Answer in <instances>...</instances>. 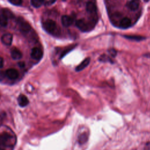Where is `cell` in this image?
<instances>
[{"label":"cell","instance_id":"obj_10","mask_svg":"<svg viewBox=\"0 0 150 150\" xmlns=\"http://www.w3.org/2000/svg\"><path fill=\"white\" fill-rule=\"evenodd\" d=\"M131 25V21L128 17L123 18L120 23V27L123 29H126L129 28Z\"/></svg>","mask_w":150,"mask_h":150},{"label":"cell","instance_id":"obj_19","mask_svg":"<svg viewBox=\"0 0 150 150\" xmlns=\"http://www.w3.org/2000/svg\"><path fill=\"white\" fill-rule=\"evenodd\" d=\"M124 37H125V38H127V39H132V40H138V41L144 39V38L142 36H137V35H125V36H124Z\"/></svg>","mask_w":150,"mask_h":150},{"label":"cell","instance_id":"obj_4","mask_svg":"<svg viewBox=\"0 0 150 150\" xmlns=\"http://www.w3.org/2000/svg\"><path fill=\"white\" fill-rule=\"evenodd\" d=\"M13 36L10 33H7L2 35L1 37V42L2 43L6 46H10L12 42Z\"/></svg>","mask_w":150,"mask_h":150},{"label":"cell","instance_id":"obj_25","mask_svg":"<svg viewBox=\"0 0 150 150\" xmlns=\"http://www.w3.org/2000/svg\"><path fill=\"white\" fill-rule=\"evenodd\" d=\"M109 53H111V54L113 57H114V56L116 55V51H115L114 49H111L110 50Z\"/></svg>","mask_w":150,"mask_h":150},{"label":"cell","instance_id":"obj_18","mask_svg":"<svg viewBox=\"0 0 150 150\" xmlns=\"http://www.w3.org/2000/svg\"><path fill=\"white\" fill-rule=\"evenodd\" d=\"M8 19L4 15H0V25L3 26V27H5L7 26L8 25Z\"/></svg>","mask_w":150,"mask_h":150},{"label":"cell","instance_id":"obj_3","mask_svg":"<svg viewBox=\"0 0 150 150\" xmlns=\"http://www.w3.org/2000/svg\"><path fill=\"white\" fill-rule=\"evenodd\" d=\"M31 57L35 60H40L43 56L42 50L39 47H33L31 51Z\"/></svg>","mask_w":150,"mask_h":150},{"label":"cell","instance_id":"obj_13","mask_svg":"<svg viewBox=\"0 0 150 150\" xmlns=\"http://www.w3.org/2000/svg\"><path fill=\"white\" fill-rule=\"evenodd\" d=\"M86 10L90 13H94L96 12V6L94 2L89 1L86 4Z\"/></svg>","mask_w":150,"mask_h":150},{"label":"cell","instance_id":"obj_14","mask_svg":"<svg viewBox=\"0 0 150 150\" xmlns=\"http://www.w3.org/2000/svg\"><path fill=\"white\" fill-rule=\"evenodd\" d=\"M90 57H87L86 59H85L76 68V70L77 71H79L82 70L83 69H84L85 67H86L88 64L90 63Z\"/></svg>","mask_w":150,"mask_h":150},{"label":"cell","instance_id":"obj_26","mask_svg":"<svg viewBox=\"0 0 150 150\" xmlns=\"http://www.w3.org/2000/svg\"><path fill=\"white\" fill-rule=\"evenodd\" d=\"M5 76H6L5 73L2 71H0V80H2L5 77Z\"/></svg>","mask_w":150,"mask_h":150},{"label":"cell","instance_id":"obj_17","mask_svg":"<svg viewBox=\"0 0 150 150\" xmlns=\"http://www.w3.org/2000/svg\"><path fill=\"white\" fill-rule=\"evenodd\" d=\"M30 3L33 6L38 8L42 5V4L44 3V1L42 0H32Z\"/></svg>","mask_w":150,"mask_h":150},{"label":"cell","instance_id":"obj_1","mask_svg":"<svg viewBox=\"0 0 150 150\" xmlns=\"http://www.w3.org/2000/svg\"><path fill=\"white\" fill-rule=\"evenodd\" d=\"M42 27L47 32L52 33L56 29V23L52 19H47L42 23Z\"/></svg>","mask_w":150,"mask_h":150},{"label":"cell","instance_id":"obj_29","mask_svg":"<svg viewBox=\"0 0 150 150\" xmlns=\"http://www.w3.org/2000/svg\"><path fill=\"white\" fill-rule=\"evenodd\" d=\"M0 150H4V149H0Z\"/></svg>","mask_w":150,"mask_h":150},{"label":"cell","instance_id":"obj_24","mask_svg":"<svg viewBox=\"0 0 150 150\" xmlns=\"http://www.w3.org/2000/svg\"><path fill=\"white\" fill-rule=\"evenodd\" d=\"M54 2H55L54 1H47L44 2V3L46 5H50L53 4V3H54Z\"/></svg>","mask_w":150,"mask_h":150},{"label":"cell","instance_id":"obj_23","mask_svg":"<svg viewBox=\"0 0 150 150\" xmlns=\"http://www.w3.org/2000/svg\"><path fill=\"white\" fill-rule=\"evenodd\" d=\"M144 150H150V142H148L144 146Z\"/></svg>","mask_w":150,"mask_h":150},{"label":"cell","instance_id":"obj_15","mask_svg":"<svg viewBox=\"0 0 150 150\" xmlns=\"http://www.w3.org/2000/svg\"><path fill=\"white\" fill-rule=\"evenodd\" d=\"M1 15L5 16L8 19H12L14 17L13 13L8 9H2L1 11Z\"/></svg>","mask_w":150,"mask_h":150},{"label":"cell","instance_id":"obj_2","mask_svg":"<svg viewBox=\"0 0 150 150\" xmlns=\"http://www.w3.org/2000/svg\"><path fill=\"white\" fill-rule=\"evenodd\" d=\"M18 24H19V29L22 33H28L31 30L32 28L29 25V23L23 19H21L19 20Z\"/></svg>","mask_w":150,"mask_h":150},{"label":"cell","instance_id":"obj_9","mask_svg":"<svg viewBox=\"0 0 150 150\" xmlns=\"http://www.w3.org/2000/svg\"><path fill=\"white\" fill-rule=\"evenodd\" d=\"M11 55L12 59L15 60H19L22 57V53L17 48H13L11 51Z\"/></svg>","mask_w":150,"mask_h":150},{"label":"cell","instance_id":"obj_7","mask_svg":"<svg viewBox=\"0 0 150 150\" xmlns=\"http://www.w3.org/2000/svg\"><path fill=\"white\" fill-rule=\"evenodd\" d=\"M11 139V135L7 132H4L0 135V144L3 145H7Z\"/></svg>","mask_w":150,"mask_h":150},{"label":"cell","instance_id":"obj_28","mask_svg":"<svg viewBox=\"0 0 150 150\" xmlns=\"http://www.w3.org/2000/svg\"><path fill=\"white\" fill-rule=\"evenodd\" d=\"M4 66V59L2 57H0V68H2Z\"/></svg>","mask_w":150,"mask_h":150},{"label":"cell","instance_id":"obj_16","mask_svg":"<svg viewBox=\"0 0 150 150\" xmlns=\"http://www.w3.org/2000/svg\"><path fill=\"white\" fill-rule=\"evenodd\" d=\"M88 139V137L86 133H83L81 134L79 137H78V143L80 145H82L87 142Z\"/></svg>","mask_w":150,"mask_h":150},{"label":"cell","instance_id":"obj_12","mask_svg":"<svg viewBox=\"0 0 150 150\" xmlns=\"http://www.w3.org/2000/svg\"><path fill=\"white\" fill-rule=\"evenodd\" d=\"M126 6L131 11H136L139 7V2L137 1H128L126 4Z\"/></svg>","mask_w":150,"mask_h":150},{"label":"cell","instance_id":"obj_21","mask_svg":"<svg viewBox=\"0 0 150 150\" xmlns=\"http://www.w3.org/2000/svg\"><path fill=\"white\" fill-rule=\"evenodd\" d=\"M74 47V46H71V47H69L67 48V49H65L64 50H63V52L62 53L61 55H60V57L62 58V57H64V56H65L67 53H69L70 50H71Z\"/></svg>","mask_w":150,"mask_h":150},{"label":"cell","instance_id":"obj_5","mask_svg":"<svg viewBox=\"0 0 150 150\" xmlns=\"http://www.w3.org/2000/svg\"><path fill=\"white\" fill-rule=\"evenodd\" d=\"M76 26L81 31L85 32L87 31L88 29V24L86 22V21H84L83 19H78L76 21Z\"/></svg>","mask_w":150,"mask_h":150},{"label":"cell","instance_id":"obj_6","mask_svg":"<svg viewBox=\"0 0 150 150\" xmlns=\"http://www.w3.org/2000/svg\"><path fill=\"white\" fill-rule=\"evenodd\" d=\"M5 75L11 80H15L19 76L18 71L14 69H9L5 71Z\"/></svg>","mask_w":150,"mask_h":150},{"label":"cell","instance_id":"obj_11","mask_svg":"<svg viewBox=\"0 0 150 150\" xmlns=\"http://www.w3.org/2000/svg\"><path fill=\"white\" fill-rule=\"evenodd\" d=\"M18 104L21 107H23L26 106L28 104L29 100L26 96L23 94H21L18 98Z\"/></svg>","mask_w":150,"mask_h":150},{"label":"cell","instance_id":"obj_27","mask_svg":"<svg viewBox=\"0 0 150 150\" xmlns=\"http://www.w3.org/2000/svg\"><path fill=\"white\" fill-rule=\"evenodd\" d=\"M18 65H19V67H25V63L23 62H19V63H18Z\"/></svg>","mask_w":150,"mask_h":150},{"label":"cell","instance_id":"obj_20","mask_svg":"<svg viewBox=\"0 0 150 150\" xmlns=\"http://www.w3.org/2000/svg\"><path fill=\"white\" fill-rule=\"evenodd\" d=\"M9 2H10L11 4L13 5L19 6L21 5L22 3V1L21 0H9Z\"/></svg>","mask_w":150,"mask_h":150},{"label":"cell","instance_id":"obj_22","mask_svg":"<svg viewBox=\"0 0 150 150\" xmlns=\"http://www.w3.org/2000/svg\"><path fill=\"white\" fill-rule=\"evenodd\" d=\"M100 59H101V60L102 61H104V62H111V60L108 58V57L107 56H105V55H102L100 56Z\"/></svg>","mask_w":150,"mask_h":150},{"label":"cell","instance_id":"obj_8","mask_svg":"<svg viewBox=\"0 0 150 150\" xmlns=\"http://www.w3.org/2000/svg\"><path fill=\"white\" fill-rule=\"evenodd\" d=\"M62 25L65 27H69L72 25L73 19V18L68 15H63L61 19Z\"/></svg>","mask_w":150,"mask_h":150}]
</instances>
